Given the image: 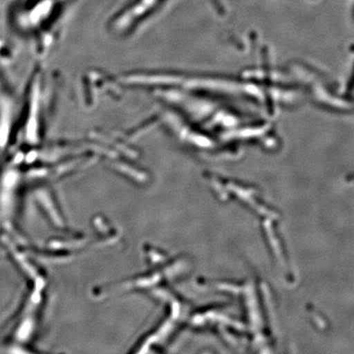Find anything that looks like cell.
Instances as JSON below:
<instances>
[{"mask_svg":"<svg viewBox=\"0 0 354 354\" xmlns=\"http://www.w3.org/2000/svg\"><path fill=\"white\" fill-rule=\"evenodd\" d=\"M353 95H354V83H353Z\"/></svg>","mask_w":354,"mask_h":354,"instance_id":"1","label":"cell"}]
</instances>
